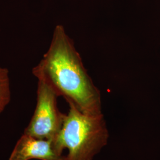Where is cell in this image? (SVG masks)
Listing matches in <instances>:
<instances>
[{"instance_id": "cell-1", "label": "cell", "mask_w": 160, "mask_h": 160, "mask_svg": "<svg viewBox=\"0 0 160 160\" xmlns=\"http://www.w3.org/2000/svg\"><path fill=\"white\" fill-rule=\"evenodd\" d=\"M32 74L50 86L58 97H63L82 113L102 114L100 92L63 26H56L50 46L32 69Z\"/></svg>"}, {"instance_id": "cell-2", "label": "cell", "mask_w": 160, "mask_h": 160, "mask_svg": "<svg viewBox=\"0 0 160 160\" xmlns=\"http://www.w3.org/2000/svg\"><path fill=\"white\" fill-rule=\"evenodd\" d=\"M69 104L63 125L55 139L61 153L67 149L64 160H92L107 145L109 132L103 114L92 116Z\"/></svg>"}, {"instance_id": "cell-3", "label": "cell", "mask_w": 160, "mask_h": 160, "mask_svg": "<svg viewBox=\"0 0 160 160\" xmlns=\"http://www.w3.org/2000/svg\"><path fill=\"white\" fill-rule=\"evenodd\" d=\"M58 96L50 86L38 80L34 113L24 133L43 139H54L61 131L66 114L58 107Z\"/></svg>"}, {"instance_id": "cell-4", "label": "cell", "mask_w": 160, "mask_h": 160, "mask_svg": "<svg viewBox=\"0 0 160 160\" xmlns=\"http://www.w3.org/2000/svg\"><path fill=\"white\" fill-rule=\"evenodd\" d=\"M64 160L54 139H38L23 133L17 141L8 160Z\"/></svg>"}, {"instance_id": "cell-5", "label": "cell", "mask_w": 160, "mask_h": 160, "mask_svg": "<svg viewBox=\"0 0 160 160\" xmlns=\"http://www.w3.org/2000/svg\"><path fill=\"white\" fill-rule=\"evenodd\" d=\"M11 100V87L8 69L0 65V114Z\"/></svg>"}]
</instances>
